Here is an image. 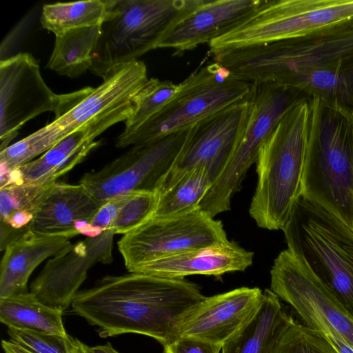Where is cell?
Returning <instances> with one entry per match:
<instances>
[{
    "mask_svg": "<svg viewBox=\"0 0 353 353\" xmlns=\"http://www.w3.org/2000/svg\"><path fill=\"white\" fill-rule=\"evenodd\" d=\"M213 56L239 80L285 86L291 79L308 70L353 56V23Z\"/></svg>",
    "mask_w": 353,
    "mask_h": 353,
    "instance_id": "5b68a950",
    "label": "cell"
},
{
    "mask_svg": "<svg viewBox=\"0 0 353 353\" xmlns=\"http://www.w3.org/2000/svg\"><path fill=\"white\" fill-rule=\"evenodd\" d=\"M310 99L294 88L274 83H252L245 119L232 152L199 209L213 218L229 210L233 194L239 190L250 167L256 162L264 141L289 110Z\"/></svg>",
    "mask_w": 353,
    "mask_h": 353,
    "instance_id": "9c48e42d",
    "label": "cell"
},
{
    "mask_svg": "<svg viewBox=\"0 0 353 353\" xmlns=\"http://www.w3.org/2000/svg\"><path fill=\"white\" fill-rule=\"evenodd\" d=\"M285 86L353 114V56L308 70L291 79Z\"/></svg>",
    "mask_w": 353,
    "mask_h": 353,
    "instance_id": "cb8c5ba5",
    "label": "cell"
},
{
    "mask_svg": "<svg viewBox=\"0 0 353 353\" xmlns=\"http://www.w3.org/2000/svg\"><path fill=\"white\" fill-rule=\"evenodd\" d=\"M282 230L288 248L305 260L353 316V231L302 197Z\"/></svg>",
    "mask_w": 353,
    "mask_h": 353,
    "instance_id": "8992f818",
    "label": "cell"
},
{
    "mask_svg": "<svg viewBox=\"0 0 353 353\" xmlns=\"http://www.w3.org/2000/svg\"><path fill=\"white\" fill-rule=\"evenodd\" d=\"M88 130L74 132L39 158L14 169L0 172V188L12 184H52L82 162L101 143Z\"/></svg>",
    "mask_w": 353,
    "mask_h": 353,
    "instance_id": "44dd1931",
    "label": "cell"
},
{
    "mask_svg": "<svg viewBox=\"0 0 353 353\" xmlns=\"http://www.w3.org/2000/svg\"><path fill=\"white\" fill-rule=\"evenodd\" d=\"M96 88L58 94L54 119L10 145L5 151L9 163L19 167L42 155L68 135L88 130L97 137L119 122H125L133 109L134 99L148 81L141 61L111 68Z\"/></svg>",
    "mask_w": 353,
    "mask_h": 353,
    "instance_id": "7a4b0ae2",
    "label": "cell"
},
{
    "mask_svg": "<svg viewBox=\"0 0 353 353\" xmlns=\"http://www.w3.org/2000/svg\"><path fill=\"white\" fill-rule=\"evenodd\" d=\"M201 0H113L101 26L90 71L103 78L113 67L137 61L177 19Z\"/></svg>",
    "mask_w": 353,
    "mask_h": 353,
    "instance_id": "52a82bcc",
    "label": "cell"
},
{
    "mask_svg": "<svg viewBox=\"0 0 353 353\" xmlns=\"http://www.w3.org/2000/svg\"><path fill=\"white\" fill-rule=\"evenodd\" d=\"M72 353H93L92 347L88 346L78 339L69 335Z\"/></svg>",
    "mask_w": 353,
    "mask_h": 353,
    "instance_id": "d590c367",
    "label": "cell"
},
{
    "mask_svg": "<svg viewBox=\"0 0 353 353\" xmlns=\"http://www.w3.org/2000/svg\"><path fill=\"white\" fill-rule=\"evenodd\" d=\"M252 84L234 77L217 62L193 72L179 92L158 112L130 132H122L115 146L144 144L186 130L198 121L245 100Z\"/></svg>",
    "mask_w": 353,
    "mask_h": 353,
    "instance_id": "ba28073f",
    "label": "cell"
},
{
    "mask_svg": "<svg viewBox=\"0 0 353 353\" xmlns=\"http://www.w3.org/2000/svg\"><path fill=\"white\" fill-rule=\"evenodd\" d=\"M271 290L289 303L304 325L319 333L339 334L353 347V316L305 260L287 248L274 259Z\"/></svg>",
    "mask_w": 353,
    "mask_h": 353,
    "instance_id": "8fae6325",
    "label": "cell"
},
{
    "mask_svg": "<svg viewBox=\"0 0 353 353\" xmlns=\"http://www.w3.org/2000/svg\"><path fill=\"white\" fill-rule=\"evenodd\" d=\"M9 340L33 353H72L69 334L61 336L8 327Z\"/></svg>",
    "mask_w": 353,
    "mask_h": 353,
    "instance_id": "d6a6232c",
    "label": "cell"
},
{
    "mask_svg": "<svg viewBox=\"0 0 353 353\" xmlns=\"http://www.w3.org/2000/svg\"><path fill=\"white\" fill-rule=\"evenodd\" d=\"M70 244L68 238L43 236L30 230L10 241L0 265V300L28 292V279L37 267Z\"/></svg>",
    "mask_w": 353,
    "mask_h": 353,
    "instance_id": "7402d4cb",
    "label": "cell"
},
{
    "mask_svg": "<svg viewBox=\"0 0 353 353\" xmlns=\"http://www.w3.org/2000/svg\"><path fill=\"white\" fill-rule=\"evenodd\" d=\"M263 297L261 289L248 287L205 296L180 317L176 339L193 338L223 346L250 320Z\"/></svg>",
    "mask_w": 353,
    "mask_h": 353,
    "instance_id": "e0dca14e",
    "label": "cell"
},
{
    "mask_svg": "<svg viewBox=\"0 0 353 353\" xmlns=\"http://www.w3.org/2000/svg\"><path fill=\"white\" fill-rule=\"evenodd\" d=\"M52 184H12L0 188V247L30 230L34 216Z\"/></svg>",
    "mask_w": 353,
    "mask_h": 353,
    "instance_id": "d4e9b609",
    "label": "cell"
},
{
    "mask_svg": "<svg viewBox=\"0 0 353 353\" xmlns=\"http://www.w3.org/2000/svg\"><path fill=\"white\" fill-rule=\"evenodd\" d=\"M261 0H201L163 34L157 48H171L174 54L210 43L237 26Z\"/></svg>",
    "mask_w": 353,
    "mask_h": 353,
    "instance_id": "ac0fdd59",
    "label": "cell"
},
{
    "mask_svg": "<svg viewBox=\"0 0 353 353\" xmlns=\"http://www.w3.org/2000/svg\"><path fill=\"white\" fill-rule=\"evenodd\" d=\"M114 234L106 230L96 237H88L70 244L48 261L30 285V292L50 307L65 311L72 304L88 270L97 263L112 261Z\"/></svg>",
    "mask_w": 353,
    "mask_h": 353,
    "instance_id": "2e32d148",
    "label": "cell"
},
{
    "mask_svg": "<svg viewBox=\"0 0 353 353\" xmlns=\"http://www.w3.org/2000/svg\"><path fill=\"white\" fill-rule=\"evenodd\" d=\"M1 346L4 353H33L10 340H2Z\"/></svg>",
    "mask_w": 353,
    "mask_h": 353,
    "instance_id": "8d00e7d4",
    "label": "cell"
},
{
    "mask_svg": "<svg viewBox=\"0 0 353 353\" xmlns=\"http://www.w3.org/2000/svg\"><path fill=\"white\" fill-rule=\"evenodd\" d=\"M129 193L117 196L104 203L90 222L83 228L81 234L88 237H96L103 232L110 230Z\"/></svg>",
    "mask_w": 353,
    "mask_h": 353,
    "instance_id": "836d02e7",
    "label": "cell"
},
{
    "mask_svg": "<svg viewBox=\"0 0 353 353\" xmlns=\"http://www.w3.org/2000/svg\"><path fill=\"white\" fill-rule=\"evenodd\" d=\"M310 103L301 196L353 231V114L318 97Z\"/></svg>",
    "mask_w": 353,
    "mask_h": 353,
    "instance_id": "3957f363",
    "label": "cell"
},
{
    "mask_svg": "<svg viewBox=\"0 0 353 353\" xmlns=\"http://www.w3.org/2000/svg\"><path fill=\"white\" fill-rule=\"evenodd\" d=\"M93 353H119L114 350L110 343L105 345L92 347Z\"/></svg>",
    "mask_w": 353,
    "mask_h": 353,
    "instance_id": "74e56055",
    "label": "cell"
},
{
    "mask_svg": "<svg viewBox=\"0 0 353 353\" xmlns=\"http://www.w3.org/2000/svg\"><path fill=\"white\" fill-rule=\"evenodd\" d=\"M112 3L113 0H85L44 4L41 24L55 36L72 29L100 25Z\"/></svg>",
    "mask_w": 353,
    "mask_h": 353,
    "instance_id": "83f0119b",
    "label": "cell"
},
{
    "mask_svg": "<svg viewBox=\"0 0 353 353\" xmlns=\"http://www.w3.org/2000/svg\"><path fill=\"white\" fill-rule=\"evenodd\" d=\"M187 130L133 145L101 170L85 173L79 183L102 204L130 192H158L181 148Z\"/></svg>",
    "mask_w": 353,
    "mask_h": 353,
    "instance_id": "4fadbf2b",
    "label": "cell"
},
{
    "mask_svg": "<svg viewBox=\"0 0 353 353\" xmlns=\"http://www.w3.org/2000/svg\"><path fill=\"white\" fill-rule=\"evenodd\" d=\"M221 221L199 209L168 218H152L123 235L119 250L127 270L188 250L228 241Z\"/></svg>",
    "mask_w": 353,
    "mask_h": 353,
    "instance_id": "7c38bea8",
    "label": "cell"
},
{
    "mask_svg": "<svg viewBox=\"0 0 353 353\" xmlns=\"http://www.w3.org/2000/svg\"><path fill=\"white\" fill-rule=\"evenodd\" d=\"M212 183L205 168L200 167L192 170L173 185L159 192L152 218L177 216L199 210Z\"/></svg>",
    "mask_w": 353,
    "mask_h": 353,
    "instance_id": "f1b7e54d",
    "label": "cell"
},
{
    "mask_svg": "<svg viewBox=\"0 0 353 353\" xmlns=\"http://www.w3.org/2000/svg\"><path fill=\"white\" fill-rule=\"evenodd\" d=\"M62 314L30 292L0 300V321L8 327L65 336Z\"/></svg>",
    "mask_w": 353,
    "mask_h": 353,
    "instance_id": "484cf974",
    "label": "cell"
},
{
    "mask_svg": "<svg viewBox=\"0 0 353 353\" xmlns=\"http://www.w3.org/2000/svg\"><path fill=\"white\" fill-rule=\"evenodd\" d=\"M353 23V0H261L250 15L209 43L212 54Z\"/></svg>",
    "mask_w": 353,
    "mask_h": 353,
    "instance_id": "30bf717a",
    "label": "cell"
},
{
    "mask_svg": "<svg viewBox=\"0 0 353 353\" xmlns=\"http://www.w3.org/2000/svg\"><path fill=\"white\" fill-rule=\"evenodd\" d=\"M271 353H337L319 332L294 322Z\"/></svg>",
    "mask_w": 353,
    "mask_h": 353,
    "instance_id": "1f68e13d",
    "label": "cell"
},
{
    "mask_svg": "<svg viewBox=\"0 0 353 353\" xmlns=\"http://www.w3.org/2000/svg\"><path fill=\"white\" fill-rule=\"evenodd\" d=\"M158 200V192H130L110 230L124 235L138 228L152 218Z\"/></svg>",
    "mask_w": 353,
    "mask_h": 353,
    "instance_id": "4dcf8cb0",
    "label": "cell"
},
{
    "mask_svg": "<svg viewBox=\"0 0 353 353\" xmlns=\"http://www.w3.org/2000/svg\"><path fill=\"white\" fill-rule=\"evenodd\" d=\"M294 322L283 309L279 297L265 289L254 314L222 346L221 353H271Z\"/></svg>",
    "mask_w": 353,
    "mask_h": 353,
    "instance_id": "603a6c76",
    "label": "cell"
},
{
    "mask_svg": "<svg viewBox=\"0 0 353 353\" xmlns=\"http://www.w3.org/2000/svg\"><path fill=\"white\" fill-rule=\"evenodd\" d=\"M181 83L151 78L134 99L130 116L124 122L123 132H130L161 110L180 90Z\"/></svg>",
    "mask_w": 353,
    "mask_h": 353,
    "instance_id": "f546056e",
    "label": "cell"
},
{
    "mask_svg": "<svg viewBox=\"0 0 353 353\" xmlns=\"http://www.w3.org/2000/svg\"><path fill=\"white\" fill-rule=\"evenodd\" d=\"M253 256V252L228 240L143 263L130 272L176 279L197 274L219 277L228 272L244 271L252 264Z\"/></svg>",
    "mask_w": 353,
    "mask_h": 353,
    "instance_id": "ffe728a7",
    "label": "cell"
},
{
    "mask_svg": "<svg viewBox=\"0 0 353 353\" xmlns=\"http://www.w3.org/2000/svg\"><path fill=\"white\" fill-rule=\"evenodd\" d=\"M205 296L185 279L130 272L106 276L79 291L72 311L99 327L102 338L134 333L163 345L176 339L180 317Z\"/></svg>",
    "mask_w": 353,
    "mask_h": 353,
    "instance_id": "6da1fadb",
    "label": "cell"
},
{
    "mask_svg": "<svg viewBox=\"0 0 353 353\" xmlns=\"http://www.w3.org/2000/svg\"><path fill=\"white\" fill-rule=\"evenodd\" d=\"M101 26L72 29L56 35L46 68L72 79L90 70L92 53L101 36Z\"/></svg>",
    "mask_w": 353,
    "mask_h": 353,
    "instance_id": "4316f807",
    "label": "cell"
},
{
    "mask_svg": "<svg viewBox=\"0 0 353 353\" xmlns=\"http://www.w3.org/2000/svg\"><path fill=\"white\" fill-rule=\"evenodd\" d=\"M310 100L289 110L260 148L256 162L258 181L249 209L260 228L283 230L301 197Z\"/></svg>",
    "mask_w": 353,
    "mask_h": 353,
    "instance_id": "277c9868",
    "label": "cell"
},
{
    "mask_svg": "<svg viewBox=\"0 0 353 353\" xmlns=\"http://www.w3.org/2000/svg\"><path fill=\"white\" fill-rule=\"evenodd\" d=\"M102 205L83 184L56 181L39 206L30 230L48 236H78Z\"/></svg>",
    "mask_w": 353,
    "mask_h": 353,
    "instance_id": "d6986e66",
    "label": "cell"
},
{
    "mask_svg": "<svg viewBox=\"0 0 353 353\" xmlns=\"http://www.w3.org/2000/svg\"><path fill=\"white\" fill-rule=\"evenodd\" d=\"M58 94L44 81L34 57L20 52L0 61V151L10 145L22 126L54 112Z\"/></svg>",
    "mask_w": 353,
    "mask_h": 353,
    "instance_id": "9a60e30c",
    "label": "cell"
},
{
    "mask_svg": "<svg viewBox=\"0 0 353 353\" xmlns=\"http://www.w3.org/2000/svg\"><path fill=\"white\" fill-rule=\"evenodd\" d=\"M247 108L246 99L188 128L181 148L158 192L173 185L192 170L200 167L208 171L214 183L230 157Z\"/></svg>",
    "mask_w": 353,
    "mask_h": 353,
    "instance_id": "5bb4252c",
    "label": "cell"
},
{
    "mask_svg": "<svg viewBox=\"0 0 353 353\" xmlns=\"http://www.w3.org/2000/svg\"><path fill=\"white\" fill-rule=\"evenodd\" d=\"M221 348L220 345L183 337L163 345V353H219Z\"/></svg>",
    "mask_w": 353,
    "mask_h": 353,
    "instance_id": "e575fe53",
    "label": "cell"
}]
</instances>
